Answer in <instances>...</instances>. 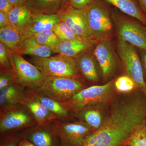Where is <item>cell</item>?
I'll use <instances>...</instances> for the list:
<instances>
[{"instance_id":"1","label":"cell","mask_w":146,"mask_h":146,"mask_svg":"<svg viewBox=\"0 0 146 146\" xmlns=\"http://www.w3.org/2000/svg\"><path fill=\"white\" fill-rule=\"evenodd\" d=\"M146 123V98L139 96L117 108L98 129L86 136L85 143L120 146L136 128Z\"/></svg>"},{"instance_id":"2","label":"cell","mask_w":146,"mask_h":146,"mask_svg":"<svg viewBox=\"0 0 146 146\" xmlns=\"http://www.w3.org/2000/svg\"><path fill=\"white\" fill-rule=\"evenodd\" d=\"M105 3L95 0L82 9L89 35L98 42L108 39L112 32L111 13Z\"/></svg>"},{"instance_id":"3","label":"cell","mask_w":146,"mask_h":146,"mask_svg":"<svg viewBox=\"0 0 146 146\" xmlns=\"http://www.w3.org/2000/svg\"><path fill=\"white\" fill-rule=\"evenodd\" d=\"M36 125L32 115L21 104L1 110V136L24 132Z\"/></svg>"},{"instance_id":"4","label":"cell","mask_w":146,"mask_h":146,"mask_svg":"<svg viewBox=\"0 0 146 146\" xmlns=\"http://www.w3.org/2000/svg\"><path fill=\"white\" fill-rule=\"evenodd\" d=\"M30 61L45 76L74 78L78 76L74 58L64 55L58 54L48 57L31 56Z\"/></svg>"},{"instance_id":"5","label":"cell","mask_w":146,"mask_h":146,"mask_svg":"<svg viewBox=\"0 0 146 146\" xmlns=\"http://www.w3.org/2000/svg\"><path fill=\"white\" fill-rule=\"evenodd\" d=\"M113 83V81H111L104 85L91 86L82 89L70 100L60 103L69 111L78 112L84 108L108 99L112 93Z\"/></svg>"},{"instance_id":"6","label":"cell","mask_w":146,"mask_h":146,"mask_svg":"<svg viewBox=\"0 0 146 146\" xmlns=\"http://www.w3.org/2000/svg\"><path fill=\"white\" fill-rule=\"evenodd\" d=\"M80 82L71 78L45 76L39 90L60 102H66L84 89Z\"/></svg>"},{"instance_id":"7","label":"cell","mask_w":146,"mask_h":146,"mask_svg":"<svg viewBox=\"0 0 146 146\" xmlns=\"http://www.w3.org/2000/svg\"><path fill=\"white\" fill-rule=\"evenodd\" d=\"M11 63L18 84L28 90L39 89L45 76L35 65L16 52L12 53Z\"/></svg>"},{"instance_id":"8","label":"cell","mask_w":146,"mask_h":146,"mask_svg":"<svg viewBox=\"0 0 146 146\" xmlns=\"http://www.w3.org/2000/svg\"><path fill=\"white\" fill-rule=\"evenodd\" d=\"M117 48L127 75L146 94V83L141 59L135 47L118 37Z\"/></svg>"},{"instance_id":"9","label":"cell","mask_w":146,"mask_h":146,"mask_svg":"<svg viewBox=\"0 0 146 146\" xmlns=\"http://www.w3.org/2000/svg\"><path fill=\"white\" fill-rule=\"evenodd\" d=\"M113 16L118 37L140 50H146V28L117 12Z\"/></svg>"},{"instance_id":"10","label":"cell","mask_w":146,"mask_h":146,"mask_svg":"<svg viewBox=\"0 0 146 146\" xmlns=\"http://www.w3.org/2000/svg\"><path fill=\"white\" fill-rule=\"evenodd\" d=\"M52 124L61 145L80 146L86 136L91 133V128L82 122L65 123L55 120Z\"/></svg>"},{"instance_id":"11","label":"cell","mask_w":146,"mask_h":146,"mask_svg":"<svg viewBox=\"0 0 146 146\" xmlns=\"http://www.w3.org/2000/svg\"><path fill=\"white\" fill-rule=\"evenodd\" d=\"M23 136L36 146H61L52 123L45 125H36L25 131Z\"/></svg>"},{"instance_id":"12","label":"cell","mask_w":146,"mask_h":146,"mask_svg":"<svg viewBox=\"0 0 146 146\" xmlns=\"http://www.w3.org/2000/svg\"><path fill=\"white\" fill-rule=\"evenodd\" d=\"M101 69L103 76L106 79L114 73L116 65V56L112 42L109 39L97 43L93 52Z\"/></svg>"},{"instance_id":"13","label":"cell","mask_w":146,"mask_h":146,"mask_svg":"<svg viewBox=\"0 0 146 146\" xmlns=\"http://www.w3.org/2000/svg\"><path fill=\"white\" fill-rule=\"evenodd\" d=\"M59 15L61 22L65 23L75 34L95 44L97 43L89 35L82 9H76L70 5Z\"/></svg>"},{"instance_id":"14","label":"cell","mask_w":146,"mask_h":146,"mask_svg":"<svg viewBox=\"0 0 146 146\" xmlns=\"http://www.w3.org/2000/svg\"><path fill=\"white\" fill-rule=\"evenodd\" d=\"M31 114L37 125L49 124L57 118L38 99L33 91L27 89L26 94L21 103Z\"/></svg>"},{"instance_id":"15","label":"cell","mask_w":146,"mask_h":146,"mask_svg":"<svg viewBox=\"0 0 146 146\" xmlns=\"http://www.w3.org/2000/svg\"><path fill=\"white\" fill-rule=\"evenodd\" d=\"M25 5L35 16L59 14L70 5L69 0H27Z\"/></svg>"},{"instance_id":"16","label":"cell","mask_w":146,"mask_h":146,"mask_svg":"<svg viewBox=\"0 0 146 146\" xmlns=\"http://www.w3.org/2000/svg\"><path fill=\"white\" fill-rule=\"evenodd\" d=\"M61 22L59 14H39L34 16L22 30L24 40L42 32L53 30L56 24Z\"/></svg>"},{"instance_id":"17","label":"cell","mask_w":146,"mask_h":146,"mask_svg":"<svg viewBox=\"0 0 146 146\" xmlns=\"http://www.w3.org/2000/svg\"><path fill=\"white\" fill-rule=\"evenodd\" d=\"M78 72L88 80L96 82L99 76L96 65V59L93 53L88 50L81 53L74 58Z\"/></svg>"},{"instance_id":"18","label":"cell","mask_w":146,"mask_h":146,"mask_svg":"<svg viewBox=\"0 0 146 146\" xmlns=\"http://www.w3.org/2000/svg\"><path fill=\"white\" fill-rule=\"evenodd\" d=\"M25 88L18 83L0 89L1 110L21 104L26 94Z\"/></svg>"},{"instance_id":"19","label":"cell","mask_w":146,"mask_h":146,"mask_svg":"<svg viewBox=\"0 0 146 146\" xmlns=\"http://www.w3.org/2000/svg\"><path fill=\"white\" fill-rule=\"evenodd\" d=\"M94 44L93 42L86 40H65L60 41L51 49L54 53L74 58L81 53L88 50Z\"/></svg>"},{"instance_id":"20","label":"cell","mask_w":146,"mask_h":146,"mask_svg":"<svg viewBox=\"0 0 146 146\" xmlns=\"http://www.w3.org/2000/svg\"><path fill=\"white\" fill-rule=\"evenodd\" d=\"M15 52L21 55H29L40 57H50L53 53L50 48L40 44L33 36L23 41Z\"/></svg>"},{"instance_id":"21","label":"cell","mask_w":146,"mask_h":146,"mask_svg":"<svg viewBox=\"0 0 146 146\" xmlns=\"http://www.w3.org/2000/svg\"><path fill=\"white\" fill-rule=\"evenodd\" d=\"M114 6L128 16H131L146 25V18L137 0H103Z\"/></svg>"},{"instance_id":"22","label":"cell","mask_w":146,"mask_h":146,"mask_svg":"<svg viewBox=\"0 0 146 146\" xmlns=\"http://www.w3.org/2000/svg\"><path fill=\"white\" fill-rule=\"evenodd\" d=\"M24 41L23 31L9 24L0 29V41L13 52Z\"/></svg>"},{"instance_id":"23","label":"cell","mask_w":146,"mask_h":146,"mask_svg":"<svg viewBox=\"0 0 146 146\" xmlns=\"http://www.w3.org/2000/svg\"><path fill=\"white\" fill-rule=\"evenodd\" d=\"M31 91L38 99L56 117L57 120L61 121L68 117L70 111L60 102L48 96L39 89Z\"/></svg>"},{"instance_id":"24","label":"cell","mask_w":146,"mask_h":146,"mask_svg":"<svg viewBox=\"0 0 146 146\" xmlns=\"http://www.w3.org/2000/svg\"><path fill=\"white\" fill-rule=\"evenodd\" d=\"M8 15L11 25L22 30L34 16L25 5L14 7Z\"/></svg>"},{"instance_id":"25","label":"cell","mask_w":146,"mask_h":146,"mask_svg":"<svg viewBox=\"0 0 146 146\" xmlns=\"http://www.w3.org/2000/svg\"><path fill=\"white\" fill-rule=\"evenodd\" d=\"M80 116L83 120L82 122L91 128L98 129L102 125V116L99 111L89 106L84 108L78 111Z\"/></svg>"},{"instance_id":"26","label":"cell","mask_w":146,"mask_h":146,"mask_svg":"<svg viewBox=\"0 0 146 146\" xmlns=\"http://www.w3.org/2000/svg\"><path fill=\"white\" fill-rule=\"evenodd\" d=\"M123 144L129 146H146V124L136 128Z\"/></svg>"},{"instance_id":"27","label":"cell","mask_w":146,"mask_h":146,"mask_svg":"<svg viewBox=\"0 0 146 146\" xmlns=\"http://www.w3.org/2000/svg\"><path fill=\"white\" fill-rule=\"evenodd\" d=\"M34 37L37 42L42 45L54 48L60 43V39L55 33L53 30H49L35 35Z\"/></svg>"},{"instance_id":"28","label":"cell","mask_w":146,"mask_h":146,"mask_svg":"<svg viewBox=\"0 0 146 146\" xmlns=\"http://www.w3.org/2000/svg\"><path fill=\"white\" fill-rule=\"evenodd\" d=\"M53 30L61 41L65 40H85L75 34L65 23L62 22L56 24L54 26Z\"/></svg>"},{"instance_id":"29","label":"cell","mask_w":146,"mask_h":146,"mask_svg":"<svg viewBox=\"0 0 146 146\" xmlns=\"http://www.w3.org/2000/svg\"><path fill=\"white\" fill-rule=\"evenodd\" d=\"M12 51L7 46L0 42V66L2 69H13L11 63Z\"/></svg>"},{"instance_id":"30","label":"cell","mask_w":146,"mask_h":146,"mask_svg":"<svg viewBox=\"0 0 146 146\" xmlns=\"http://www.w3.org/2000/svg\"><path fill=\"white\" fill-rule=\"evenodd\" d=\"M116 89L122 93L129 92L133 90L136 86L135 82L128 76H124L117 79L115 83Z\"/></svg>"},{"instance_id":"31","label":"cell","mask_w":146,"mask_h":146,"mask_svg":"<svg viewBox=\"0 0 146 146\" xmlns=\"http://www.w3.org/2000/svg\"><path fill=\"white\" fill-rule=\"evenodd\" d=\"M18 83L13 69H2L0 70V89Z\"/></svg>"},{"instance_id":"32","label":"cell","mask_w":146,"mask_h":146,"mask_svg":"<svg viewBox=\"0 0 146 146\" xmlns=\"http://www.w3.org/2000/svg\"><path fill=\"white\" fill-rule=\"evenodd\" d=\"M24 132L1 136L0 146H18L23 138Z\"/></svg>"},{"instance_id":"33","label":"cell","mask_w":146,"mask_h":146,"mask_svg":"<svg viewBox=\"0 0 146 146\" xmlns=\"http://www.w3.org/2000/svg\"><path fill=\"white\" fill-rule=\"evenodd\" d=\"M95 0H69L70 5L74 8L83 9L90 5Z\"/></svg>"},{"instance_id":"34","label":"cell","mask_w":146,"mask_h":146,"mask_svg":"<svg viewBox=\"0 0 146 146\" xmlns=\"http://www.w3.org/2000/svg\"><path fill=\"white\" fill-rule=\"evenodd\" d=\"M14 6L8 0H0V11L8 14Z\"/></svg>"},{"instance_id":"35","label":"cell","mask_w":146,"mask_h":146,"mask_svg":"<svg viewBox=\"0 0 146 146\" xmlns=\"http://www.w3.org/2000/svg\"><path fill=\"white\" fill-rule=\"evenodd\" d=\"M9 24L8 14L0 11V29L5 27Z\"/></svg>"},{"instance_id":"36","label":"cell","mask_w":146,"mask_h":146,"mask_svg":"<svg viewBox=\"0 0 146 146\" xmlns=\"http://www.w3.org/2000/svg\"><path fill=\"white\" fill-rule=\"evenodd\" d=\"M141 50V61L143 66V70L146 76V50Z\"/></svg>"},{"instance_id":"37","label":"cell","mask_w":146,"mask_h":146,"mask_svg":"<svg viewBox=\"0 0 146 146\" xmlns=\"http://www.w3.org/2000/svg\"><path fill=\"white\" fill-rule=\"evenodd\" d=\"M18 146H36L31 143L26 138H23L18 144Z\"/></svg>"},{"instance_id":"38","label":"cell","mask_w":146,"mask_h":146,"mask_svg":"<svg viewBox=\"0 0 146 146\" xmlns=\"http://www.w3.org/2000/svg\"><path fill=\"white\" fill-rule=\"evenodd\" d=\"M14 7L25 5L27 0H8Z\"/></svg>"},{"instance_id":"39","label":"cell","mask_w":146,"mask_h":146,"mask_svg":"<svg viewBox=\"0 0 146 146\" xmlns=\"http://www.w3.org/2000/svg\"><path fill=\"white\" fill-rule=\"evenodd\" d=\"M139 5L143 13L146 12V0H137Z\"/></svg>"},{"instance_id":"40","label":"cell","mask_w":146,"mask_h":146,"mask_svg":"<svg viewBox=\"0 0 146 146\" xmlns=\"http://www.w3.org/2000/svg\"><path fill=\"white\" fill-rule=\"evenodd\" d=\"M144 14H145V17L146 18V12L144 13Z\"/></svg>"},{"instance_id":"41","label":"cell","mask_w":146,"mask_h":146,"mask_svg":"<svg viewBox=\"0 0 146 146\" xmlns=\"http://www.w3.org/2000/svg\"><path fill=\"white\" fill-rule=\"evenodd\" d=\"M61 146H68L65 145H61Z\"/></svg>"}]
</instances>
